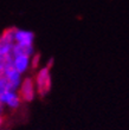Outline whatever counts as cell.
<instances>
[{
	"label": "cell",
	"instance_id": "1",
	"mask_svg": "<svg viewBox=\"0 0 129 130\" xmlns=\"http://www.w3.org/2000/svg\"><path fill=\"white\" fill-rule=\"evenodd\" d=\"M34 80V85H36V92L39 95L40 97H44L46 93H49V91L51 90V72L50 69L44 66L41 68L36 75Z\"/></svg>",
	"mask_w": 129,
	"mask_h": 130
},
{
	"label": "cell",
	"instance_id": "2",
	"mask_svg": "<svg viewBox=\"0 0 129 130\" xmlns=\"http://www.w3.org/2000/svg\"><path fill=\"white\" fill-rule=\"evenodd\" d=\"M19 97H20L21 101H24V102H27L30 103L32 102L34 98H36V85H34V80L33 78H31V77H26L21 80L20 85H19Z\"/></svg>",
	"mask_w": 129,
	"mask_h": 130
},
{
	"label": "cell",
	"instance_id": "3",
	"mask_svg": "<svg viewBox=\"0 0 129 130\" xmlns=\"http://www.w3.org/2000/svg\"><path fill=\"white\" fill-rule=\"evenodd\" d=\"M14 30L16 27L6 28L0 36V55H11L14 45Z\"/></svg>",
	"mask_w": 129,
	"mask_h": 130
},
{
	"label": "cell",
	"instance_id": "4",
	"mask_svg": "<svg viewBox=\"0 0 129 130\" xmlns=\"http://www.w3.org/2000/svg\"><path fill=\"white\" fill-rule=\"evenodd\" d=\"M0 102L3 105H6L10 109L16 110L20 106L21 99L16 90H7L5 92L0 93Z\"/></svg>",
	"mask_w": 129,
	"mask_h": 130
},
{
	"label": "cell",
	"instance_id": "5",
	"mask_svg": "<svg viewBox=\"0 0 129 130\" xmlns=\"http://www.w3.org/2000/svg\"><path fill=\"white\" fill-rule=\"evenodd\" d=\"M34 34L31 31L25 30H14V44L21 45V46H33Z\"/></svg>",
	"mask_w": 129,
	"mask_h": 130
},
{
	"label": "cell",
	"instance_id": "6",
	"mask_svg": "<svg viewBox=\"0 0 129 130\" xmlns=\"http://www.w3.org/2000/svg\"><path fill=\"white\" fill-rule=\"evenodd\" d=\"M1 75L7 79V82H8V84H10L12 90H17L18 88H19V85H20L21 80H23V79H21V75L17 70H14L12 66L7 68Z\"/></svg>",
	"mask_w": 129,
	"mask_h": 130
},
{
	"label": "cell",
	"instance_id": "7",
	"mask_svg": "<svg viewBox=\"0 0 129 130\" xmlns=\"http://www.w3.org/2000/svg\"><path fill=\"white\" fill-rule=\"evenodd\" d=\"M30 56H12V68L20 75L25 73L30 68Z\"/></svg>",
	"mask_w": 129,
	"mask_h": 130
},
{
	"label": "cell",
	"instance_id": "8",
	"mask_svg": "<svg viewBox=\"0 0 129 130\" xmlns=\"http://www.w3.org/2000/svg\"><path fill=\"white\" fill-rule=\"evenodd\" d=\"M34 53V48L33 46H21V45L14 44L12 47V56H32Z\"/></svg>",
	"mask_w": 129,
	"mask_h": 130
},
{
	"label": "cell",
	"instance_id": "9",
	"mask_svg": "<svg viewBox=\"0 0 129 130\" xmlns=\"http://www.w3.org/2000/svg\"><path fill=\"white\" fill-rule=\"evenodd\" d=\"M10 66H12V55H0V75Z\"/></svg>",
	"mask_w": 129,
	"mask_h": 130
},
{
	"label": "cell",
	"instance_id": "10",
	"mask_svg": "<svg viewBox=\"0 0 129 130\" xmlns=\"http://www.w3.org/2000/svg\"><path fill=\"white\" fill-rule=\"evenodd\" d=\"M7 90H12V89H11V86H10V84H8V82H7V79L5 78L3 75H0V93L5 92Z\"/></svg>",
	"mask_w": 129,
	"mask_h": 130
},
{
	"label": "cell",
	"instance_id": "11",
	"mask_svg": "<svg viewBox=\"0 0 129 130\" xmlns=\"http://www.w3.org/2000/svg\"><path fill=\"white\" fill-rule=\"evenodd\" d=\"M39 62H40V55L39 53H33L30 58V66H32L33 69L38 68Z\"/></svg>",
	"mask_w": 129,
	"mask_h": 130
},
{
	"label": "cell",
	"instance_id": "12",
	"mask_svg": "<svg viewBox=\"0 0 129 130\" xmlns=\"http://www.w3.org/2000/svg\"><path fill=\"white\" fill-rule=\"evenodd\" d=\"M52 65H53V58H50V60L48 62V64H46V68H49L50 70H51Z\"/></svg>",
	"mask_w": 129,
	"mask_h": 130
},
{
	"label": "cell",
	"instance_id": "13",
	"mask_svg": "<svg viewBox=\"0 0 129 130\" xmlns=\"http://www.w3.org/2000/svg\"><path fill=\"white\" fill-rule=\"evenodd\" d=\"M3 124H4V117L0 116V129H1V127H3Z\"/></svg>",
	"mask_w": 129,
	"mask_h": 130
}]
</instances>
